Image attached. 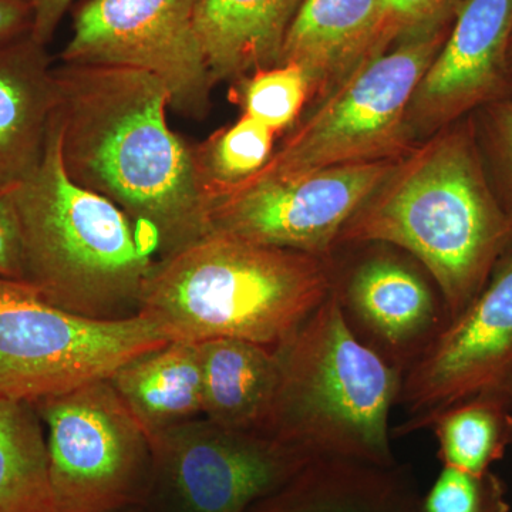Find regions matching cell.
<instances>
[{
	"mask_svg": "<svg viewBox=\"0 0 512 512\" xmlns=\"http://www.w3.org/2000/svg\"><path fill=\"white\" fill-rule=\"evenodd\" d=\"M168 343L150 320H93L0 278V399L35 403L110 379L134 357Z\"/></svg>",
	"mask_w": 512,
	"mask_h": 512,
	"instance_id": "7",
	"label": "cell"
},
{
	"mask_svg": "<svg viewBox=\"0 0 512 512\" xmlns=\"http://www.w3.org/2000/svg\"><path fill=\"white\" fill-rule=\"evenodd\" d=\"M198 0H86L74 10L62 63L134 67L160 79L171 109L202 120L214 82L202 53L194 15Z\"/></svg>",
	"mask_w": 512,
	"mask_h": 512,
	"instance_id": "10",
	"label": "cell"
},
{
	"mask_svg": "<svg viewBox=\"0 0 512 512\" xmlns=\"http://www.w3.org/2000/svg\"><path fill=\"white\" fill-rule=\"evenodd\" d=\"M367 242L392 245L420 262L450 320L480 295L512 249V220L488 177L473 114L400 158L336 247Z\"/></svg>",
	"mask_w": 512,
	"mask_h": 512,
	"instance_id": "2",
	"label": "cell"
},
{
	"mask_svg": "<svg viewBox=\"0 0 512 512\" xmlns=\"http://www.w3.org/2000/svg\"><path fill=\"white\" fill-rule=\"evenodd\" d=\"M123 512H137L136 510H128V511H123Z\"/></svg>",
	"mask_w": 512,
	"mask_h": 512,
	"instance_id": "32",
	"label": "cell"
},
{
	"mask_svg": "<svg viewBox=\"0 0 512 512\" xmlns=\"http://www.w3.org/2000/svg\"><path fill=\"white\" fill-rule=\"evenodd\" d=\"M35 6L30 0H0V46L32 35Z\"/></svg>",
	"mask_w": 512,
	"mask_h": 512,
	"instance_id": "29",
	"label": "cell"
},
{
	"mask_svg": "<svg viewBox=\"0 0 512 512\" xmlns=\"http://www.w3.org/2000/svg\"><path fill=\"white\" fill-rule=\"evenodd\" d=\"M276 133L254 117L244 116L207 140L191 146L201 185H231L261 170L275 151Z\"/></svg>",
	"mask_w": 512,
	"mask_h": 512,
	"instance_id": "23",
	"label": "cell"
},
{
	"mask_svg": "<svg viewBox=\"0 0 512 512\" xmlns=\"http://www.w3.org/2000/svg\"><path fill=\"white\" fill-rule=\"evenodd\" d=\"M379 22L380 0H302L279 64L298 66L308 79L311 99L325 100L370 59Z\"/></svg>",
	"mask_w": 512,
	"mask_h": 512,
	"instance_id": "17",
	"label": "cell"
},
{
	"mask_svg": "<svg viewBox=\"0 0 512 512\" xmlns=\"http://www.w3.org/2000/svg\"><path fill=\"white\" fill-rule=\"evenodd\" d=\"M32 404L47 427L56 512H123L147 503L156 484L151 439L109 379Z\"/></svg>",
	"mask_w": 512,
	"mask_h": 512,
	"instance_id": "8",
	"label": "cell"
},
{
	"mask_svg": "<svg viewBox=\"0 0 512 512\" xmlns=\"http://www.w3.org/2000/svg\"><path fill=\"white\" fill-rule=\"evenodd\" d=\"M235 83L244 114L261 121L276 134L292 128L311 99L305 73L293 64L255 70Z\"/></svg>",
	"mask_w": 512,
	"mask_h": 512,
	"instance_id": "24",
	"label": "cell"
},
{
	"mask_svg": "<svg viewBox=\"0 0 512 512\" xmlns=\"http://www.w3.org/2000/svg\"><path fill=\"white\" fill-rule=\"evenodd\" d=\"M248 512H421L409 467L312 458L275 494Z\"/></svg>",
	"mask_w": 512,
	"mask_h": 512,
	"instance_id": "16",
	"label": "cell"
},
{
	"mask_svg": "<svg viewBox=\"0 0 512 512\" xmlns=\"http://www.w3.org/2000/svg\"><path fill=\"white\" fill-rule=\"evenodd\" d=\"M473 119L488 177L512 220V96L485 104Z\"/></svg>",
	"mask_w": 512,
	"mask_h": 512,
	"instance_id": "26",
	"label": "cell"
},
{
	"mask_svg": "<svg viewBox=\"0 0 512 512\" xmlns=\"http://www.w3.org/2000/svg\"><path fill=\"white\" fill-rule=\"evenodd\" d=\"M53 76L70 180L119 207L157 259L207 237L192 148L168 126L165 84L114 64L62 63Z\"/></svg>",
	"mask_w": 512,
	"mask_h": 512,
	"instance_id": "1",
	"label": "cell"
},
{
	"mask_svg": "<svg viewBox=\"0 0 512 512\" xmlns=\"http://www.w3.org/2000/svg\"><path fill=\"white\" fill-rule=\"evenodd\" d=\"M0 512H56L45 431L32 403L0 399Z\"/></svg>",
	"mask_w": 512,
	"mask_h": 512,
	"instance_id": "21",
	"label": "cell"
},
{
	"mask_svg": "<svg viewBox=\"0 0 512 512\" xmlns=\"http://www.w3.org/2000/svg\"><path fill=\"white\" fill-rule=\"evenodd\" d=\"M332 288L330 258L207 235L156 259L138 315L168 342L238 339L278 349Z\"/></svg>",
	"mask_w": 512,
	"mask_h": 512,
	"instance_id": "3",
	"label": "cell"
},
{
	"mask_svg": "<svg viewBox=\"0 0 512 512\" xmlns=\"http://www.w3.org/2000/svg\"><path fill=\"white\" fill-rule=\"evenodd\" d=\"M73 2L74 0H36L33 39L42 45H49Z\"/></svg>",
	"mask_w": 512,
	"mask_h": 512,
	"instance_id": "30",
	"label": "cell"
},
{
	"mask_svg": "<svg viewBox=\"0 0 512 512\" xmlns=\"http://www.w3.org/2000/svg\"><path fill=\"white\" fill-rule=\"evenodd\" d=\"M447 35L440 29L410 36L360 63L254 175L289 177L406 156L410 103Z\"/></svg>",
	"mask_w": 512,
	"mask_h": 512,
	"instance_id": "6",
	"label": "cell"
},
{
	"mask_svg": "<svg viewBox=\"0 0 512 512\" xmlns=\"http://www.w3.org/2000/svg\"><path fill=\"white\" fill-rule=\"evenodd\" d=\"M302 0H198L194 26L214 84L278 66Z\"/></svg>",
	"mask_w": 512,
	"mask_h": 512,
	"instance_id": "18",
	"label": "cell"
},
{
	"mask_svg": "<svg viewBox=\"0 0 512 512\" xmlns=\"http://www.w3.org/2000/svg\"><path fill=\"white\" fill-rule=\"evenodd\" d=\"M466 0H380V22L372 56L394 40L446 29Z\"/></svg>",
	"mask_w": 512,
	"mask_h": 512,
	"instance_id": "27",
	"label": "cell"
},
{
	"mask_svg": "<svg viewBox=\"0 0 512 512\" xmlns=\"http://www.w3.org/2000/svg\"><path fill=\"white\" fill-rule=\"evenodd\" d=\"M346 275L332 274L330 293L350 332L384 362L406 372L450 322L429 272L392 245L367 242Z\"/></svg>",
	"mask_w": 512,
	"mask_h": 512,
	"instance_id": "13",
	"label": "cell"
},
{
	"mask_svg": "<svg viewBox=\"0 0 512 512\" xmlns=\"http://www.w3.org/2000/svg\"><path fill=\"white\" fill-rule=\"evenodd\" d=\"M202 416L232 430L259 431L278 384L276 350L238 339L198 343Z\"/></svg>",
	"mask_w": 512,
	"mask_h": 512,
	"instance_id": "20",
	"label": "cell"
},
{
	"mask_svg": "<svg viewBox=\"0 0 512 512\" xmlns=\"http://www.w3.org/2000/svg\"><path fill=\"white\" fill-rule=\"evenodd\" d=\"M30 2H32V3H33V6H35V2H36V0H30Z\"/></svg>",
	"mask_w": 512,
	"mask_h": 512,
	"instance_id": "33",
	"label": "cell"
},
{
	"mask_svg": "<svg viewBox=\"0 0 512 512\" xmlns=\"http://www.w3.org/2000/svg\"><path fill=\"white\" fill-rule=\"evenodd\" d=\"M481 393L512 399V249L480 295L404 372L397 404L409 417L394 436L426 430L441 410Z\"/></svg>",
	"mask_w": 512,
	"mask_h": 512,
	"instance_id": "12",
	"label": "cell"
},
{
	"mask_svg": "<svg viewBox=\"0 0 512 512\" xmlns=\"http://www.w3.org/2000/svg\"><path fill=\"white\" fill-rule=\"evenodd\" d=\"M10 195L22 231L23 285L83 318L138 315L156 254L119 207L70 180L55 113L42 161Z\"/></svg>",
	"mask_w": 512,
	"mask_h": 512,
	"instance_id": "4",
	"label": "cell"
},
{
	"mask_svg": "<svg viewBox=\"0 0 512 512\" xmlns=\"http://www.w3.org/2000/svg\"><path fill=\"white\" fill-rule=\"evenodd\" d=\"M150 439L156 483L183 512H248L312 460L259 431L227 429L205 417Z\"/></svg>",
	"mask_w": 512,
	"mask_h": 512,
	"instance_id": "11",
	"label": "cell"
},
{
	"mask_svg": "<svg viewBox=\"0 0 512 512\" xmlns=\"http://www.w3.org/2000/svg\"><path fill=\"white\" fill-rule=\"evenodd\" d=\"M275 350L278 384L259 433L309 458L396 463L389 421L403 372L356 339L332 293Z\"/></svg>",
	"mask_w": 512,
	"mask_h": 512,
	"instance_id": "5",
	"label": "cell"
},
{
	"mask_svg": "<svg viewBox=\"0 0 512 512\" xmlns=\"http://www.w3.org/2000/svg\"><path fill=\"white\" fill-rule=\"evenodd\" d=\"M109 380L150 437L202 414L198 343H165L134 357Z\"/></svg>",
	"mask_w": 512,
	"mask_h": 512,
	"instance_id": "19",
	"label": "cell"
},
{
	"mask_svg": "<svg viewBox=\"0 0 512 512\" xmlns=\"http://www.w3.org/2000/svg\"><path fill=\"white\" fill-rule=\"evenodd\" d=\"M399 160L204 185L208 235L330 258L340 232Z\"/></svg>",
	"mask_w": 512,
	"mask_h": 512,
	"instance_id": "9",
	"label": "cell"
},
{
	"mask_svg": "<svg viewBox=\"0 0 512 512\" xmlns=\"http://www.w3.org/2000/svg\"><path fill=\"white\" fill-rule=\"evenodd\" d=\"M511 35L512 0H466L410 103L413 137L512 96Z\"/></svg>",
	"mask_w": 512,
	"mask_h": 512,
	"instance_id": "14",
	"label": "cell"
},
{
	"mask_svg": "<svg viewBox=\"0 0 512 512\" xmlns=\"http://www.w3.org/2000/svg\"><path fill=\"white\" fill-rule=\"evenodd\" d=\"M426 429L436 436L443 467L485 473L512 444V399L497 393L467 397L431 417Z\"/></svg>",
	"mask_w": 512,
	"mask_h": 512,
	"instance_id": "22",
	"label": "cell"
},
{
	"mask_svg": "<svg viewBox=\"0 0 512 512\" xmlns=\"http://www.w3.org/2000/svg\"><path fill=\"white\" fill-rule=\"evenodd\" d=\"M0 278L25 279L22 231L10 190L0 191Z\"/></svg>",
	"mask_w": 512,
	"mask_h": 512,
	"instance_id": "28",
	"label": "cell"
},
{
	"mask_svg": "<svg viewBox=\"0 0 512 512\" xmlns=\"http://www.w3.org/2000/svg\"><path fill=\"white\" fill-rule=\"evenodd\" d=\"M57 101L52 59L32 35L0 46V191L36 170Z\"/></svg>",
	"mask_w": 512,
	"mask_h": 512,
	"instance_id": "15",
	"label": "cell"
},
{
	"mask_svg": "<svg viewBox=\"0 0 512 512\" xmlns=\"http://www.w3.org/2000/svg\"><path fill=\"white\" fill-rule=\"evenodd\" d=\"M508 69H510V73L512 76V35L510 40V49H508Z\"/></svg>",
	"mask_w": 512,
	"mask_h": 512,
	"instance_id": "31",
	"label": "cell"
},
{
	"mask_svg": "<svg viewBox=\"0 0 512 512\" xmlns=\"http://www.w3.org/2000/svg\"><path fill=\"white\" fill-rule=\"evenodd\" d=\"M508 490L493 471L468 473L443 467L426 494L421 512H510Z\"/></svg>",
	"mask_w": 512,
	"mask_h": 512,
	"instance_id": "25",
	"label": "cell"
}]
</instances>
